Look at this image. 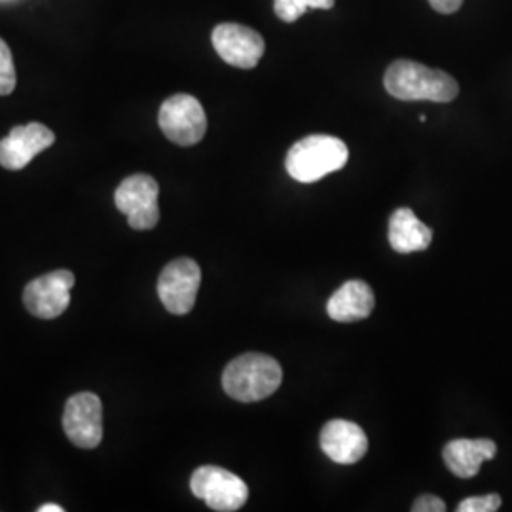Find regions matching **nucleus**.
I'll use <instances>...</instances> for the list:
<instances>
[{
  "label": "nucleus",
  "mask_w": 512,
  "mask_h": 512,
  "mask_svg": "<svg viewBox=\"0 0 512 512\" xmlns=\"http://www.w3.org/2000/svg\"><path fill=\"white\" fill-rule=\"evenodd\" d=\"M384 86L389 95L401 101L450 103L459 93V84L454 76L410 59L393 61L387 67Z\"/></svg>",
  "instance_id": "nucleus-1"
},
{
  "label": "nucleus",
  "mask_w": 512,
  "mask_h": 512,
  "mask_svg": "<svg viewBox=\"0 0 512 512\" xmlns=\"http://www.w3.org/2000/svg\"><path fill=\"white\" fill-rule=\"evenodd\" d=\"M283 380L281 365L264 353H243L224 368L222 387L239 403H258L274 395Z\"/></svg>",
  "instance_id": "nucleus-2"
},
{
  "label": "nucleus",
  "mask_w": 512,
  "mask_h": 512,
  "mask_svg": "<svg viewBox=\"0 0 512 512\" xmlns=\"http://www.w3.org/2000/svg\"><path fill=\"white\" fill-rule=\"evenodd\" d=\"M346 143L330 135H310L300 139L287 154V173L298 183L321 181L348 164Z\"/></svg>",
  "instance_id": "nucleus-3"
},
{
  "label": "nucleus",
  "mask_w": 512,
  "mask_h": 512,
  "mask_svg": "<svg viewBox=\"0 0 512 512\" xmlns=\"http://www.w3.org/2000/svg\"><path fill=\"white\" fill-rule=\"evenodd\" d=\"M190 490L217 512H236L247 503L249 488L238 475L217 467L203 465L190 478Z\"/></svg>",
  "instance_id": "nucleus-4"
},
{
  "label": "nucleus",
  "mask_w": 512,
  "mask_h": 512,
  "mask_svg": "<svg viewBox=\"0 0 512 512\" xmlns=\"http://www.w3.org/2000/svg\"><path fill=\"white\" fill-rule=\"evenodd\" d=\"M158 124L171 143L192 147L205 137L207 116L202 103L194 95L177 93L164 101L158 114Z\"/></svg>",
  "instance_id": "nucleus-5"
},
{
  "label": "nucleus",
  "mask_w": 512,
  "mask_h": 512,
  "mask_svg": "<svg viewBox=\"0 0 512 512\" xmlns=\"http://www.w3.org/2000/svg\"><path fill=\"white\" fill-rule=\"evenodd\" d=\"M158 194L160 186L156 179L137 173L124 179L116 188L114 203L118 211L128 217V224L133 230H152L160 220Z\"/></svg>",
  "instance_id": "nucleus-6"
},
{
  "label": "nucleus",
  "mask_w": 512,
  "mask_h": 512,
  "mask_svg": "<svg viewBox=\"0 0 512 512\" xmlns=\"http://www.w3.org/2000/svg\"><path fill=\"white\" fill-rule=\"evenodd\" d=\"M202 285V270L192 258L169 262L158 279V296L173 315L190 313Z\"/></svg>",
  "instance_id": "nucleus-7"
},
{
  "label": "nucleus",
  "mask_w": 512,
  "mask_h": 512,
  "mask_svg": "<svg viewBox=\"0 0 512 512\" xmlns=\"http://www.w3.org/2000/svg\"><path fill=\"white\" fill-rule=\"evenodd\" d=\"M63 429L67 439L78 448L92 450L103 440V404L95 393H76L63 414Z\"/></svg>",
  "instance_id": "nucleus-8"
},
{
  "label": "nucleus",
  "mask_w": 512,
  "mask_h": 512,
  "mask_svg": "<svg viewBox=\"0 0 512 512\" xmlns=\"http://www.w3.org/2000/svg\"><path fill=\"white\" fill-rule=\"evenodd\" d=\"M73 287L74 274L69 270H55L37 277L25 287V308L38 319H55L69 308Z\"/></svg>",
  "instance_id": "nucleus-9"
},
{
  "label": "nucleus",
  "mask_w": 512,
  "mask_h": 512,
  "mask_svg": "<svg viewBox=\"0 0 512 512\" xmlns=\"http://www.w3.org/2000/svg\"><path fill=\"white\" fill-rule=\"evenodd\" d=\"M213 46L222 61L238 69H253L264 55V38L239 23H220L213 29Z\"/></svg>",
  "instance_id": "nucleus-10"
},
{
  "label": "nucleus",
  "mask_w": 512,
  "mask_h": 512,
  "mask_svg": "<svg viewBox=\"0 0 512 512\" xmlns=\"http://www.w3.org/2000/svg\"><path fill=\"white\" fill-rule=\"evenodd\" d=\"M54 143V131L44 124L16 126L0 141V165L8 171H21Z\"/></svg>",
  "instance_id": "nucleus-11"
},
{
  "label": "nucleus",
  "mask_w": 512,
  "mask_h": 512,
  "mask_svg": "<svg viewBox=\"0 0 512 512\" xmlns=\"http://www.w3.org/2000/svg\"><path fill=\"white\" fill-rule=\"evenodd\" d=\"M321 450L327 458L340 465H353L368 452L366 433L353 421L332 420L321 429Z\"/></svg>",
  "instance_id": "nucleus-12"
},
{
  "label": "nucleus",
  "mask_w": 512,
  "mask_h": 512,
  "mask_svg": "<svg viewBox=\"0 0 512 512\" xmlns=\"http://www.w3.org/2000/svg\"><path fill=\"white\" fill-rule=\"evenodd\" d=\"M497 454V444L488 439H458L448 442L442 450V459L452 475L473 478L478 475L484 461Z\"/></svg>",
  "instance_id": "nucleus-13"
},
{
  "label": "nucleus",
  "mask_w": 512,
  "mask_h": 512,
  "mask_svg": "<svg viewBox=\"0 0 512 512\" xmlns=\"http://www.w3.org/2000/svg\"><path fill=\"white\" fill-rule=\"evenodd\" d=\"M374 302L376 300L370 285L359 279H351L330 296L327 311L330 319L338 323H355L372 313Z\"/></svg>",
  "instance_id": "nucleus-14"
},
{
  "label": "nucleus",
  "mask_w": 512,
  "mask_h": 512,
  "mask_svg": "<svg viewBox=\"0 0 512 512\" xmlns=\"http://www.w3.org/2000/svg\"><path fill=\"white\" fill-rule=\"evenodd\" d=\"M433 241V230L425 226L412 209H397L389 220V243L393 251L408 255L425 251Z\"/></svg>",
  "instance_id": "nucleus-15"
},
{
  "label": "nucleus",
  "mask_w": 512,
  "mask_h": 512,
  "mask_svg": "<svg viewBox=\"0 0 512 512\" xmlns=\"http://www.w3.org/2000/svg\"><path fill=\"white\" fill-rule=\"evenodd\" d=\"M336 0H274L275 16L287 23H293L304 16L306 10H330Z\"/></svg>",
  "instance_id": "nucleus-16"
},
{
  "label": "nucleus",
  "mask_w": 512,
  "mask_h": 512,
  "mask_svg": "<svg viewBox=\"0 0 512 512\" xmlns=\"http://www.w3.org/2000/svg\"><path fill=\"white\" fill-rule=\"evenodd\" d=\"M16 84H18V76H16L14 57L8 44L0 38V95H10L16 90Z\"/></svg>",
  "instance_id": "nucleus-17"
},
{
  "label": "nucleus",
  "mask_w": 512,
  "mask_h": 512,
  "mask_svg": "<svg viewBox=\"0 0 512 512\" xmlns=\"http://www.w3.org/2000/svg\"><path fill=\"white\" fill-rule=\"evenodd\" d=\"M501 507V497L497 494L478 495L463 499L458 505V512H495Z\"/></svg>",
  "instance_id": "nucleus-18"
},
{
  "label": "nucleus",
  "mask_w": 512,
  "mask_h": 512,
  "mask_svg": "<svg viewBox=\"0 0 512 512\" xmlns=\"http://www.w3.org/2000/svg\"><path fill=\"white\" fill-rule=\"evenodd\" d=\"M414 512H444L446 511V503L437 497V495L425 494L420 495L414 505H412Z\"/></svg>",
  "instance_id": "nucleus-19"
},
{
  "label": "nucleus",
  "mask_w": 512,
  "mask_h": 512,
  "mask_svg": "<svg viewBox=\"0 0 512 512\" xmlns=\"http://www.w3.org/2000/svg\"><path fill=\"white\" fill-rule=\"evenodd\" d=\"M429 4L433 6V10H437L439 14H454L458 12L463 4V0H429Z\"/></svg>",
  "instance_id": "nucleus-20"
},
{
  "label": "nucleus",
  "mask_w": 512,
  "mask_h": 512,
  "mask_svg": "<svg viewBox=\"0 0 512 512\" xmlns=\"http://www.w3.org/2000/svg\"><path fill=\"white\" fill-rule=\"evenodd\" d=\"M65 509L61 505H55V503H46L42 507H38V512H63Z\"/></svg>",
  "instance_id": "nucleus-21"
},
{
  "label": "nucleus",
  "mask_w": 512,
  "mask_h": 512,
  "mask_svg": "<svg viewBox=\"0 0 512 512\" xmlns=\"http://www.w3.org/2000/svg\"><path fill=\"white\" fill-rule=\"evenodd\" d=\"M12 2H19V0H0V4H12Z\"/></svg>",
  "instance_id": "nucleus-22"
}]
</instances>
